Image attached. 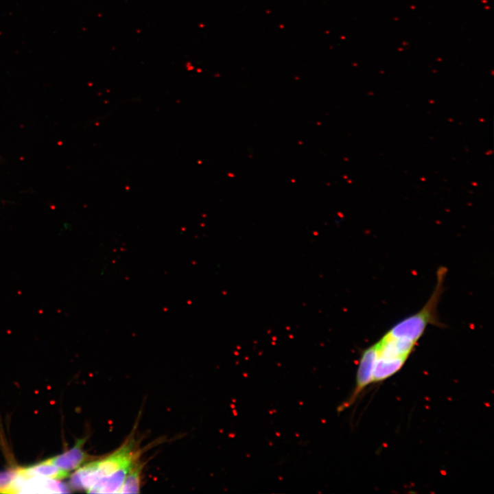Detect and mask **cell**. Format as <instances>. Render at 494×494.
Listing matches in <instances>:
<instances>
[{
  "label": "cell",
  "instance_id": "7",
  "mask_svg": "<svg viewBox=\"0 0 494 494\" xmlns=\"http://www.w3.org/2000/svg\"><path fill=\"white\" fill-rule=\"evenodd\" d=\"M406 357H383L377 356L373 382H379L397 373L405 364Z\"/></svg>",
  "mask_w": 494,
  "mask_h": 494
},
{
  "label": "cell",
  "instance_id": "8",
  "mask_svg": "<svg viewBox=\"0 0 494 494\" xmlns=\"http://www.w3.org/2000/svg\"><path fill=\"white\" fill-rule=\"evenodd\" d=\"M22 470L28 475L56 480L66 478L69 475V473L53 464L49 459L30 467H23Z\"/></svg>",
  "mask_w": 494,
  "mask_h": 494
},
{
  "label": "cell",
  "instance_id": "1",
  "mask_svg": "<svg viewBox=\"0 0 494 494\" xmlns=\"http://www.w3.org/2000/svg\"><path fill=\"white\" fill-rule=\"evenodd\" d=\"M445 272V268L438 270L437 283L434 291L425 305L416 313L396 323L386 333V335L416 344L429 325L439 324L437 305L443 292Z\"/></svg>",
  "mask_w": 494,
  "mask_h": 494
},
{
  "label": "cell",
  "instance_id": "4",
  "mask_svg": "<svg viewBox=\"0 0 494 494\" xmlns=\"http://www.w3.org/2000/svg\"><path fill=\"white\" fill-rule=\"evenodd\" d=\"M376 358L377 352L375 345H372L362 352L357 370L355 386L349 397L338 406V412H342L351 406L364 388L373 382Z\"/></svg>",
  "mask_w": 494,
  "mask_h": 494
},
{
  "label": "cell",
  "instance_id": "9",
  "mask_svg": "<svg viewBox=\"0 0 494 494\" xmlns=\"http://www.w3.org/2000/svg\"><path fill=\"white\" fill-rule=\"evenodd\" d=\"M143 464L136 460L129 471L118 493H137L140 491Z\"/></svg>",
  "mask_w": 494,
  "mask_h": 494
},
{
  "label": "cell",
  "instance_id": "10",
  "mask_svg": "<svg viewBox=\"0 0 494 494\" xmlns=\"http://www.w3.org/2000/svg\"><path fill=\"white\" fill-rule=\"evenodd\" d=\"M17 474V469L0 472V493H10L11 486Z\"/></svg>",
  "mask_w": 494,
  "mask_h": 494
},
{
  "label": "cell",
  "instance_id": "6",
  "mask_svg": "<svg viewBox=\"0 0 494 494\" xmlns=\"http://www.w3.org/2000/svg\"><path fill=\"white\" fill-rule=\"evenodd\" d=\"M132 464L99 478L86 492L90 493H118Z\"/></svg>",
  "mask_w": 494,
  "mask_h": 494
},
{
  "label": "cell",
  "instance_id": "3",
  "mask_svg": "<svg viewBox=\"0 0 494 494\" xmlns=\"http://www.w3.org/2000/svg\"><path fill=\"white\" fill-rule=\"evenodd\" d=\"M70 491L69 488L59 480L28 475L20 467L17 468L10 493H62Z\"/></svg>",
  "mask_w": 494,
  "mask_h": 494
},
{
  "label": "cell",
  "instance_id": "2",
  "mask_svg": "<svg viewBox=\"0 0 494 494\" xmlns=\"http://www.w3.org/2000/svg\"><path fill=\"white\" fill-rule=\"evenodd\" d=\"M139 457V450L134 435H131L116 450L95 460L97 480L121 468L132 464Z\"/></svg>",
  "mask_w": 494,
  "mask_h": 494
},
{
  "label": "cell",
  "instance_id": "5",
  "mask_svg": "<svg viewBox=\"0 0 494 494\" xmlns=\"http://www.w3.org/2000/svg\"><path fill=\"white\" fill-rule=\"evenodd\" d=\"M85 439L78 440L70 449L48 458L55 466L69 473L86 462L89 456L84 450Z\"/></svg>",
  "mask_w": 494,
  "mask_h": 494
}]
</instances>
